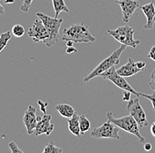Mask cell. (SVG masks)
Segmentation results:
<instances>
[{"instance_id": "obj_1", "label": "cell", "mask_w": 155, "mask_h": 153, "mask_svg": "<svg viewBox=\"0 0 155 153\" xmlns=\"http://www.w3.org/2000/svg\"><path fill=\"white\" fill-rule=\"evenodd\" d=\"M61 40L65 42L71 40L75 43L96 42V38L90 33L89 29L84 24H72L67 29H64Z\"/></svg>"}, {"instance_id": "obj_2", "label": "cell", "mask_w": 155, "mask_h": 153, "mask_svg": "<svg viewBox=\"0 0 155 153\" xmlns=\"http://www.w3.org/2000/svg\"><path fill=\"white\" fill-rule=\"evenodd\" d=\"M36 16L38 17L39 19H41L44 26L46 27L47 31H48V38L44 42L45 45L47 47H51L55 44L58 43V42L61 39V36H60V33H59V30H60V27L62 25V23L64 22V19H58V18H52L50 16H48L44 13H41V12H36Z\"/></svg>"}, {"instance_id": "obj_3", "label": "cell", "mask_w": 155, "mask_h": 153, "mask_svg": "<svg viewBox=\"0 0 155 153\" xmlns=\"http://www.w3.org/2000/svg\"><path fill=\"white\" fill-rule=\"evenodd\" d=\"M126 47H127L126 45L122 44L119 48L116 49V50H114L110 54V56H108L105 59H103L88 75L85 77L84 82H89L90 80L95 78V77L101 76V74H103L105 71L108 70L109 68L117 66L120 63V57L123 54V52L125 50Z\"/></svg>"}, {"instance_id": "obj_4", "label": "cell", "mask_w": 155, "mask_h": 153, "mask_svg": "<svg viewBox=\"0 0 155 153\" xmlns=\"http://www.w3.org/2000/svg\"><path fill=\"white\" fill-rule=\"evenodd\" d=\"M107 120L112 121L119 128L124 130L130 134L136 135L138 138L140 143L142 144L145 143V138L140 134V132H139V126L135 120V119L130 114L126 115L121 118H115L111 112H108L107 113Z\"/></svg>"}, {"instance_id": "obj_5", "label": "cell", "mask_w": 155, "mask_h": 153, "mask_svg": "<svg viewBox=\"0 0 155 153\" xmlns=\"http://www.w3.org/2000/svg\"><path fill=\"white\" fill-rule=\"evenodd\" d=\"M107 31L117 42L121 43L122 44H124L126 46L136 49L138 44L141 43L139 40L134 39V29L130 28V26H120L115 30L107 29Z\"/></svg>"}, {"instance_id": "obj_6", "label": "cell", "mask_w": 155, "mask_h": 153, "mask_svg": "<svg viewBox=\"0 0 155 153\" xmlns=\"http://www.w3.org/2000/svg\"><path fill=\"white\" fill-rule=\"evenodd\" d=\"M101 77L102 79H105L107 81H110L111 82H113L116 86L120 88L123 90H129L130 91L132 94H134L136 96H140V94L137 93L135 89L130 86L128 82L125 80V77L120 75L117 72L115 67H112L109 68L108 70L105 71L103 74L101 75Z\"/></svg>"}, {"instance_id": "obj_7", "label": "cell", "mask_w": 155, "mask_h": 153, "mask_svg": "<svg viewBox=\"0 0 155 153\" xmlns=\"http://www.w3.org/2000/svg\"><path fill=\"white\" fill-rule=\"evenodd\" d=\"M91 136L94 138H107V139H120L119 127L112 121L107 120L101 126L94 128L91 131Z\"/></svg>"}, {"instance_id": "obj_8", "label": "cell", "mask_w": 155, "mask_h": 153, "mask_svg": "<svg viewBox=\"0 0 155 153\" xmlns=\"http://www.w3.org/2000/svg\"><path fill=\"white\" fill-rule=\"evenodd\" d=\"M139 97L140 96H137L135 99H130L127 105V110L129 113L135 119L139 127H145L148 126V120L145 111L140 105Z\"/></svg>"}, {"instance_id": "obj_9", "label": "cell", "mask_w": 155, "mask_h": 153, "mask_svg": "<svg viewBox=\"0 0 155 153\" xmlns=\"http://www.w3.org/2000/svg\"><path fill=\"white\" fill-rule=\"evenodd\" d=\"M28 35L30 38L33 39L35 43H39V42L44 43L49 37L46 27L39 18L35 19L33 25L29 28Z\"/></svg>"}, {"instance_id": "obj_10", "label": "cell", "mask_w": 155, "mask_h": 153, "mask_svg": "<svg viewBox=\"0 0 155 153\" xmlns=\"http://www.w3.org/2000/svg\"><path fill=\"white\" fill-rule=\"evenodd\" d=\"M52 116L47 113H44L43 116H37V125L35 129V134L36 136L41 134L49 135L53 132L55 126L51 124Z\"/></svg>"}, {"instance_id": "obj_11", "label": "cell", "mask_w": 155, "mask_h": 153, "mask_svg": "<svg viewBox=\"0 0 155 153\" xmlns=\"http://www.w3.org/2000/svg\"><path fill=\"white\" fill-rule=\"evenodd\" d=\"M118 5H120L122 12H123V20L128 23L130 19L132 18L135 11L140 7L139 1L137 0H121L116 1Z\"/></svg>"}, {"instance_id": "obj_12", "label": "cell", "mask_w": 155, "mask_h": 153, "mask_svg": "<svg viewBox=\"0 0 155 153\" xmlns=\"http://www.w3.org/2000/svg\"><path fill=\"white\" fill-rule=\"evenodd\" d=\"M23 122L26 126L27 131L29 134L35 133V129L37 125V116H36V108L33 105H29L28 110L25 112L23 116Z\"/></svg>"}, {"instance_id": "obj_13", "label": "cell", "mask_w": 155, "mask_h": 153, "mask_svg": "<svg viewBox=\"0 0 155 153\" xmlns=\"http://www.w3.org/2000/svg\"><path fill=\"white\" fill-rule=\"evenodd\" d=\"M142 70L139 69L138 67H137L136 62L130 57L128 58V62L126 63L125 65L122 66L121 67H119L118 69H116V72L124 77H130L133 76L134 75L141 72Z\"/></svg>"}, {"instance_id": "obj_14", "label": "cell", "mask_w": 155, "mask_h": 153, "mask_svg": "<svg viewBox=\"0 0 155 153\" xmlns=\"http://www.w3.org/2000/svg\"><path fill=\"white\" fill-rule=\"evenodd\" d=\"M140 8L142 10V12H144L147 21L144 26L145 29H152L153 28L154 25V16H155V6L153 2L148 3L146 5H144L142 6H140Z\"/></svg>"}, {"instance_id": "obj_15", "label": "cell", "mask_w": 155, "mask_h": 153, "mask_svg": "<svg viewBox=\"0 0 155 153\" xmlns=\"http://www.w3.org/2000/svg\"><path fill=\"white\" fill-rule=\"evenodd\" d=\"M67 121L70 132L78 137H80L82 134H81L80 127H79V115L77 113H75L72 117L67 119Z\"/></svg>"}, {"instance_id": "obj_16", "label": "cell", "mask_w": 155, "mask_h": 153, "mask_svg": "<svg viewBox=\"0 0 155 153\" xmlns=\"http://www.w3.org/2000/svg\"><path fill=\"white\" fill-rule=\"evenodd\" d=\"M55 109L63 117H64L66 119H69V118L72 117L74 115V113H76L74 108L71 105H67V104H59V105L55 106Z\"/></svg>"}, {"instance_id": "obj_17", "label": "cell", "mask_w": 155, "mask_h": 153, "mask_svg": "<svg viewBox=\"0 0 155 153\" xmlns=\"http://www.w3.org/2000/svg\"><path fill=\"white\" fill-rule=\"evenodd\" d=\"M53 1V7L55 10V17L58 18V15L61 12H69V9L66 6L64 0H52Z\"/></svg>"}, {"instance_id": "obj_18", "label": "cell", "mask_w": 155, "mask_h": 153, "mask_svg": "<svg viewBox=\"0 0 155 153\" xmlns=\"http://www.w3.org/2000/svg\"><path fill=\"white\" fill-rule=\"evenodd\" d=\"M79 127L81 134H85L86 132L89 131L91 127V123L86 115H79Z\"/></svg>"}, {"instance_id": "obj_19", "label": "cell", "mask_w": 155, "mask_h": 153, "mask_svg": "<svg viewBox=\"0 0 155 153\" xmlns=\"http://www.w3.org/2000/svg\"><path fill=\"white\" fill-rule=\"evenodd\" d=\"M12 34L10 31H6L0 35V52L6 47L7 43L12 38Z\"/></svg>"}, {"instance_id": "obj_20", "label": "cell", "mask_w": 155, "mask_h": 153, "mask_svg": "<svg viewBox=\"0 0 155 153\" xmlns=\"http://www.w3.org/2000/svg\"><path fill=\"white\" fill-rule=\"evenodd\" d=\"M26 31L23 26H21L20 24H16L12 27V34L16 37H22L25 35Z\"/></svg>"}, {"instance_id": "obj_21", "label": "cell", "mask_w": 155, "mask_h": 153, "mask_svg": "<svg viewBox=\"0 0 155 153\" xmlns=\"http://www.w3.org/2000/svg\"><path fill=\"white\" fill-rule=\"evenodd\" d=\"M63 152V150L61 148H58L57 147L53 142H50L48 143L46 147L44 148L43 150V153H62Z\"/></svg>"}, {"instance_id": "obj_22", "label": "cell", "mask_w": 155, "mask_h": 153, "mask_svg": "<svg viewBox=\"0 0 155 153\" xmlns=\"http://www.w3.org/2000/svg\"><path fill=\"white\" fill-rule=\"evenodd\" d=\"M8 146H9L10 150H11V151L12 153H24V151L22 150L19 149L18 144H16L15 142H11V143H9Z\"/></svg>"}, {"instance_id": "obj_23", "label": "cell", "mask_w": 155, "mask_h": 153, "mask_svg": "<svg viewBox=\"0 0 155 153\" xmlns=\"http://www.w3.org/2000/svg\"><path fill=\"white\" fill-rule=\"evenodd\" d=\"M33 1L34 0H24L22 5L20 6V10L24 12H28L30 9V6H31Z\"/></svg>"}, {"instance_id": "obj_24", "label": "cell", "mask_w": 155, "mask_h": 153, "mask_svg": "<svg viewBox=\"0 0 155 153\" xmlns=\"http://www.w3.org/2000/svg\"><path fill=\"white\" fill-rule=\"evenodd\" d=\"M139 94H140V96H143L145 98H147V99H149L152 102L153 110L155 111V91L154 93H153V94H145V93H139Z\"/></svg>"}, {"instance_id": "obj_25", "label": "cell", "mask_w": 155, "mask_h": 153, "mask_svg": "<svg viewBox=\"0 0 155 153\" xmlns=\"http://www.w3.org/2000/svg\"><path fill=\"white\" fill-rule=\"evenodd\" d=\"M149 86L151 87V89H153L155 91V68L154 70L153 71V73H152L151 81H150V82H149Z\"/></svg>"}, {"instance_id": "obj_26", "label": "cell", "mask_w": 155, "mask_h": 153, "mask_svg": "<svg viewBox=\"0 0 155 153\" xmlns=\"http://www.w3.org/2000/svg\"><path fill=\"white\" fill-rule=\"evenodd\" d=\"M131 92L129 90H124V95H123V100L129 102L130 100V96H131Z\"/></svg>"}, {"instance_id": "obj_27", "label": "cell", "mask_w": 155, "mask_h": 153, "mask_svg": "<svg viewBox=\"0 0 155 153\" xmlns=\"http://www.w3.org/2000/svg\"><path fill=\"white\" fill-rule=\"evenodd\" d=\"M39 105L41 106V111L43 113H46V107L48 106V103H43L42 101L38 100Z\"/></svg>"}, {"instance_id": "obj_28", "label": "cell", "mask_w": 155, "mask_h": 153, "mask_svg": "<svg viewBox=\"0 0 155 153\" xmlns=\"http://www.w3.org/2000/svg\"><path fill=\"white\" fill-rule=\"evenodd\" d=\"M148 57L153 59V61H155V45H153L152 49L150 50L149 53H148Z\"/></svg>"}, {"instance_id": "obj_29", "label": "cell", "mask_w": 155, "mask_h": 153, "mask_svg": "<svg viewBox=\"0 0 155 153\" xmlns=\"http://www.w3.org/2000/svg\"><path fill=\"white\" fill-rule=\"evenodd\" d=\"M136 65H137V67H138L139 69H141L142 71L144 70V68L146 66V64H145V62L144 61H138V62H136Z\"/></svg>"}, {"instance_id": "obj_30", "label": "cell", "mask_w": 155, "mask_h": 153, "mask_svg": "<svg viewBox=\"0 0 155 153\" xmlns=\"http://www.w3.org/2000/svg\"><path fill=\"white\" fill-rule=\"evenodd\" d=\"M75 52H78V50L73 46L67 47V49H66V53H68V54H71V53H75Z\"/></svg>"}, {"instance_id": "obj_31", "label": "cell", "mask_w": 155, "mask_h": 153, "mask_svg": "<svg viewBox=\"0 0 155 153\" xmlns=\"http://www.w3.org/2000/svg\"><path fill=\"white\" fill-rule=\"evenodd\" d=\"M152 144H150V143H145V145H144V149H145L146 151H151L152 150Z\"/></svg>"}, {"instance_id": "obj_32", "label": "cell", "mask_w": 155, "mask_h": 153, "mask_svg": "<svg viewBox=\"0 0 155 153\" xmlns=\"http://www.w3.org/2000/svg\"><path fill=\"white\" fill-rule=\"evenodd\" d=\"M151 133L153 134V136L155 137V121L151 126Z\"/></svg>"}, {"instance_id": "obj_33", "label": "cell", "mask_w": 155, "mask_h": 153, "mask_svg": "<svg viewBox=\"0 0 155 153\" xmlns=\"http://www.w3.org/2000/svg\"><path fill=\"white\" fill-rule=\"evenodd\" d=\"M74 42L73 41H71V40H69V41H66V46L67 47H71V46H73L74 45Z\"/></svg>"}, {"instance_id": "obj_34", "label": "cell", "mask_w": 155, "mask_h": 153, "mask_svg": "<svg viewBox=\"0 0 155 153\" xmlns=\"http://www.w3.org/2000/svg\"><path fill=\"white\" fill-rule=\"evenodd\" d=\"M3 14H5V8H4V6L0 4V15H3Z\"/></svg>"}, {"instance_id": "obj_35", "label": "cell", "mask_w": 155, "mask_h": 153, "mask_svg": "<svg viewBox=\"0 0 155 153\" xmlns=\"http://www.w3.org/2000/svg\"><path fill=\"white\" fill-rule=\"evenodd\" d=\"M4 2L5 3V4H13L14 2H15V0H4Z\"/></svg>"}, {"instance_id": "obj_36", "label": "cell", "mask_w": 155, "mask_h": 153, "mask_svg": "<svg viewBox=\"0 0 155 153\" xmlns=\"http://www.w3.org/2000/svg\"><path fill=\"white\" fill-rule=\"evenodd\" d=\"M116 1H121V0H116Z\"/></svg>"}, {"instance_id": "obj_37", "label": "cell", "mask_w": 155, "mask_h": 153, "mask_svg": "<svg viewBox=\"0 0 155 153\" xmlns=\"http://www.w3.org/2000/svg\"><path fill=\"white\" fill-rule=\"evenodd\" d=\"M154 20H155V16H154Z\"/></svg>"}]
</instances>
